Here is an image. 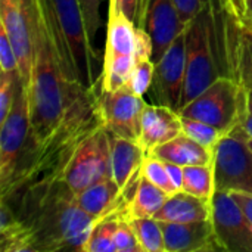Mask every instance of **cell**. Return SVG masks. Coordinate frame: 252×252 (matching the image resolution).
Instances as JSON below:
<instances>
[{
	"label": "cell",
	"mask_w": 252,
	"mask_h": 252,
	"mask_svg": "<svg viewBox=\"0 0 252 252\" xmlns=\"http://www.w3.org/2000/svg\"><path fill=\"white\" fill-rule=\"evenodd\" d=\"M154 219L167 223H192L208 220L211 219V201L193 196L185 190H179L168 196Z\"/></svg>",
	"instance_id": "7402d4cb"
},
{
	"label": "cell",
	"mask_w": 252,
	"mask_h": 252,
	"mask_svg": "<svg viewBox=\"0 0 252 252\" xmlns=\"http://www.w3.org/2000/svg\"><path fill=\"white\" fill-rule=\"evenodd\" d=\"M142 174L151 183H154L155 186H158L159 189H162L168 195H174L176 192H179L176 189V186L173 185L171 179H170L165 162L155 158V157H152V155L145 157V161H143V165H142Z\"/></svg>",
	"instance_id": "f1b7e54d"
},
{
	"label": "cell",
	"mask_w": 252,
	"mask_h": 252,
	"mask_svg": "<svg viewBox=\"0 0 252 252\" xmlns=\"http://www.w3.org/2000/svg\"><path fill=\"white\" fill-rule=\"evenodd\" d=\"M154 72H155V62L152 59L139 61L126 86H128L133 93L139 96H145L146 92L152 87Z\"/></svg>",
	"instance_id": "f546056e"
},
{
	"label": "cell",
	"mask_w": 252,
	"mask_h": 252,
	"mask_svg": "<svg viewBox=\"0 0 252 252\" xmlns=\"http://www.w3.org/2000/svg\"><path fill=\"white\" fill-rule=\"evenodd\" d=\"M47 4L74 77L86 87L96 86L99 80L94 78V66L99 55L87 35L80 1L47 0Z\"/></svg>",
	"instance_id": "8992f818"
},
{
	"label": "cell",
	"mask_w": 252,
	"mask_h": 252,
	"mask_svg": "<svg viewBox=\"0 0 252 252\" xmlns=\"http://www.w3.org/2000/svg\"><path fill=\"white\" fill-rule=\"evenodd\" d=\"M248 92H250V96L252 97V89H251V90H248Z\"/></svg>",
	"instance_id": "7bdbcfd3"
},
{
	"label": "cell",
	"mask_w": 252,
	"mask_h": 252,
	"mask_svg": "<svg viewBox=\"0 0 252 252\" xmlns=\"http://www.w3.org/2000/svg\"><path fill=\"white\" fill-rule=\"evenodd\" d=\"M167 252H217L220 245L211 219L192 223L159 221Z\"/></svg>",
	"instance_id": "e0dca14e"
},
{
	"label": "cell",
	"mask_w": 252,
	"mask_h": 252,
	"mask_svg": "<svg viewBox=\"0 0 252 252\" xmlns=\"http://www.w3.org/2000/svg\"><path fill=\"white\" fill-rule=\"evenodd\" d=\"M244 1H245V10L252 21V0H244Z\"/></svg>",
	"instance_id": "60d3db41"
},
{
	"label": "cell",
	"mask_w": 252,
	"mask_h": 252,
	"mask_svg": "<svg viewBox=\"0 0 252 252\" xmlns=\"http://www.w3.org/2000/svg\"><path fill=\"white\" fill-rule=\"evenodd\" d=\"M230 195L239 204V207L242 208V211L245 213L247 219L250 220V223L252 224V195H250V193H242V192H232Z\"/></svg>",
	"instance_id": "8d00e7d4"
},
{
	"label": "cell",
	"mask_w": 252,
	"mask_h": 252,
	"mask_svg": "<svg viewBox=\"0 0 252 252\" xmlns=\"http://www.w3.org/2000/svg\"><path fill=\"white\" fill-rule=\"evenodd\" d=\"M145 157L146 155L139 142L111 134L112 179L130 201L142 177V165Z\"/></svg>",
	"instance_id": "d6986e66"
},
{
	"label": "cell",
	"mask_w": 252,
	"mask_h": 252,
	"mask_svg": "<svg viewBox=\"0 0 252 252\" xmlns=\"http://www.w3.org/2000/svg\"><path fill=\"white\" fill-rule=\"evenodd\" d=\"M109 177H112L111 133L100 126L78 145L65 167L63 180L72 192L80 193Z\"/></svg>",
	"instance_id": "30bf717a"
},
{
	"label": "cell",
	"mask_w": 252,
	"mask_h": 252,
	"mask_svg": "<svg viewBox=\"0 0 252 252\" xmlns=\"http://www.w3.org/2000/svg\"><path fill=\"white\" fill-rule=\"evenodd\" d=\"M121 219L127 220V208H117L96 219L81 251L117 252L115 244H114V235Z\"/></svg>",
	"instance_id": "cb8c5ba5"
},
{
	"label": "cell",
	"mask_w": 252,
	"mask_h": 252,
	"mask_svg": "<svg viewBox=\"0 0 252 252\" xmlns=\"http://www.w3.org/2000/svg\"><path fill=\"white\" fill-rule=\"evenodd\" d=\"M239 127L247 134V137H252V97L250 96V92H248V100H247L245 112L242 115Z\"/></svg>",
	"instance_id": "f35d334b"
},
{
	"label": "cell",
	"mask_w": 252,
	"mask_h": 252,
	"mask_svg": "<svg viewBox=\"0 0 252 252\" xmlns=\"http://www.w3.org/2000/svg\"><path fill=\"white\" fill-rule=\"evenodd\" d=\"M183 133L179 111L165 105L146 103L140 118L139 145L145 155H151L155 148Z\"/></svg>",
	"instance_id": "ac0fdd59"
},
{
	"label": "cell",
	"mask_w": 252,
	"mask_h": 252,
	"mask_svg": "<svg viewBox=\"0 0 252 252\" xmlns=\"http://www.w3.org/2000/svg\"><path fill=\"white\" fill-rule=\"evenodd\" d=\"M247 100V89L239 86L232 77L220 75L201 94L182 106L179 114L186 118L204 121L226 136L241 124Z\"/></svg>",
	"instance_id": "52a82bcc"
},
{
	"label": "cell",
	"mask_w": 252,
	"mask_h": 252,
	"mask_svg": "<svg viewBox=\"0 0 252 252\" xmlns=\"http://www.w3.org/2000/svg\"><path fill=\"white\" fill-rule=\"evenodd\" d=\"M4 201L28 227L35 252L81 251L96 221L77 205L63 179L24 188Z\"/></svg>",
	"instance_id": "7a4b0ae2"
},
{
	"label": "cell",
	"mask_w": 252,
	"mask_h": 252,
	"mask_svg": "<svg viewBox=\"0 0 252 252\" xmlns=\"http://www.w3.org/2000/svg\"><path fill=\"white\" fill-rule=\"evenodd\" d=\"M0 24L6 30L18 58V72L27 90L32 68V34L27 0H0Z\"/></svg>",
	"instance_id": "9a60e30c"
},
{
	"label": "cell",
	"mask_w": 252,
	"mask_h": 252,
	"mask_svg": "<svg viewBox=\"0 0 252 252\" xmlns=\"http://www.w3.org/2000/svg\"><path fill=\"white\" fill-rule=\"evenodd\" d=\"M97 84L86 87L74 99L58 126L41 142L27 143L13 177L0 189V199L37 183L63 179L65 167L78 145L102 126L97 106Z\"/></svg>",
	"instance_id": "3957f363"
},
{
	"label": "cell",
	"mask_w": 252,
	"mask_h": 252,
	"mask_svg": "<svg viewBox=\"0 0 252 252\" xmlns=\"http://www.w3.org/2000/svg\"><path fill=\"white\" fill-rule=\"evenodd\" d=\"M151 155L164 162H173L182 167H189L213 164L214 152L213 149L202 146L196 140L190 139L188 134L182 133L174 139L155 148Z\"/></svg>",
	"instance_id": "44dd1931"
},
{
	"label": "cell",
	"mask_w": 252,
	"mask_h": 252,
	"mask_svg": "<svg viewBox=\"0 0 252 252\" xmlns=\"http://www.w3.org/2000/svg\"><path fill=\"white\" fill-rule=\"evenodd\" d=\"M32 34V68L28 86L30 143L41 142L61 121L66 108L86 89L68 63L58 38L47 0H27Z\"/></svg>",
	"instance_id": "6da1fadb"
},
{
	"label": "cell",
	"mask_w": 252,
	"mask_h": 252,
	"mask_svg": "<svg viewBox=\"0 0 252 252\" xmlns=\"http://www.w3.org/2000/svg\"><path fill=\"white\" fill-rule=\"evenodd\" d=\"M186 77V30L155 62L152 90L157 103L180 109Z\"/></svg>",
	"instance_id": "5bb4252c"
},
{
	"label": "cell",
	"mask_w": 252,
	"mask_h": 252,
	"mask_svg": "<svg viewBox=\"0 0 252 252\" xmlns=\"http://www.w3.org/2000/svg\"><path fill=\"white\" fill-rule=\"evenodd\" d=\"M165 165H167V170H168V174H170V179H171L173 185L176 186L177 190H182V188H183L185 167L177 165V164H173V162H165Z\"/></svg>",
	"instance_id": "74e56055"
},
{
	"label": "cell",
	"mask_w": 252,
	"mask_h": 252,
	"mask_svg": "<svg viewBox=\"0 0 252 252\" xmlns=\"http://www.w3.org/2000/svg\"><path fill=\"white\" fill-rule=\"evenodd\" d=\"M220 75L213 21L205 1L202 10L186 25V77L180 108L201 94Z\"/></svg>",
	"instance_id": "5b68a950"
},
{
	"label": "cell",
	"mask_w": 252,
	"mask_h": 252,
	"mask_svg": "<svg viewBox=\"0 0 252 252\" xmlns=\"http://www.w3.org/2000/svg\"><path fill=\"white\" fill-rule=\"evenodd\" d=\"M148 1H149V0H140V10H139V19H137V27H139V24H140V19H142V16H143V12H145V7H146Z\"/></svg>",
	"instance_id": "ab89813d"
},
{
	"label": "cell",
	"mask_w": 252,
	"mask_h": 252,
	"mask_svg": "<svg viewBox=\"0 0 252 252\" xmlns=\"http://www.w3.org/2000/svg\"><path fill=\"white\" fill-rule=\"evenodd\" d=\"M0 126V189H3L15 174L31 133L30 97L21 77L12 108Z\"/></svg>",
	"instance_id": "8fae6325"
},
{
	"label": "cell",
	"mask_w": 252,
	"mask_h": 252,
	"mask_svg": "<svg viewBox=\"0 0 252 252\" xmlns=\"http://www.w3.org/2000/svg\"><path fill=\"white\" fill-rule=\"evenodd\" d=\"M247 143H248V146L251 148L252 151V137H247Z\"/></svg>",
	"instance_id": "b9f144b4"
},
{
	"label": "cell",
	"mask_w": 252,
	"mask_h": 252,
	"mask_svg": "<svg viewBox=\"0 0 252 252\" xmlns=\"http://www.w3.org/2000/svg\"><path fill=\"white\" fill-rule=\"evenodd\" d=\"M211 13L221 75L252 89V21L244 0H205Z\"/></svg>",
	"instance_id": "277c9868"
},
{
	"label": "cell",
	"mask_w": 252,
	"mask_h": 252,
	"mask_svg": "<svg viewBox=\"0 0 252 252\" xmlns=\"http://www.w3.org/2000/svg\"><path fill=\"white\" fill-rule=\"evenodd\" d=\"M19 72H0V123H3L12 108L16 94Z\"/></svg>",
	"instance_id": "4dcf8cb0"
},
{
	"label": "cell",
	"mask_w": 252,
	"mask_h": 252,
	"mask_svg": "<svg viewBox=\"0 0 252 252\" xmlns=\"http://www.w3.org/2000/svg\"><path fill=\"white\" fill-rule=\"evenodd\" d=\"M137 30L136 22L118 10H108L106 43L100 90L114 92L126 86L137 63Z\"/></svg>",
	"instance_id": "ba28073f"
},
{
	"label": "cell",
	"mask_w": 252,
	"mask_h": 252,
	"mask_svg": "<svg viewBox=\"0 0 252 252\" xmlns=\"http://www.w3.org/2000/svg\"><path fill=\"white\" fill-rule=\"evenodd\" d=\"M168 196H170L168 193H165L162 189L151 183L142 174L136 192L127 208V220L155 217V214L162 208Z\"/></svg>",
	"instance_id": "d4e9b609"
},
{
	"label": "cell",
	"mask_w": 252,
	"mask_h": 252,
	"mask_svg": "<svg viewBox=\"0 0 252 252\" xmlns=\"http://www.w3.org/2000/svg\"><path fill=\"white\" fill-rule=\"evenodd\" d=\"M174 3L182 15V19L189 24L202 10L205 0H174Z\"/></svg>",
	"instance_id": "d590c367"
},
{
	"label": "cell",
	"mask_w": 252,
	"mask_h": 252,
	"mask_svg": "<svg viewBox=\"0 0 252 252\" xmlns=\"http://www.w3.org/2000/svg\"><path fill=\"white\" fill-rule=\"evenodd\" d=\"M146 103L143 96L133 93L128 86H123L114 92L100 90L97 94L102 126L112 136L136 142L139 139L140 118Z\"/></svg>",
	"instance_id": "7c38bea8"
},
{
	"label": "cell",
	"mask_w": 252,
	"mask_h": 252,
	"mask_svg": "<svg viewBox=\"0 0 252 252\" xmlns=\"http://www.w3.org/2000/svg\"><path fill=\"white\" fill-rule=\"evenodd\" d=\"M182 190H185L193 196L211 201L216 193L213 164L185 167Z\"/></svg>",
	"instance_id": "484cf974"
},
{
	"label": "cell",
	"mask_w": 252,
	"mask_h": 252,
	"mask_svg": "<svg viewBox=\"0 0 252 252\" xmlns=\"http://www.w3.org/2000/svg\"><path fill=\"white\" fill-rule=\"evenodd\" d=\"M186 22L174 3V0H149L139 28L146 30L152 40V59L157 62L173 41L186 30Z\"/></svg>",
	"instance_id": "2e32d148"
},
{
	"label": "cell",
	"mask_w": 252,
	"mask_h": 252,
	"mask_svg": "<svg viewBox=\"0 0 252 252\" xmlns=\"http://www.w3.org/2000/svg\"><path fill=\"white\" fill-rule=\"evenodd\" d=\"M0 69L4 72H18V58L10 38L0 24Z\"/></svg>",
	"instance_id": "836d02e7"
},
{
	"label": "cell",
	"mask_w": 252,
	"mask_h": 252,
	"mask_svg": "<svg viewBox=\"0 0 252 252\" xmlns=\"http://www.w3.org/2000/svg\"><path fill=\"white\" fill-rule=\"evenodd\" d=\"M80 7L83 12L87 35L92 41V44L96 47V35L100 28V6L103 0H78Z\"/></svg>",
	"instance_id": "1f68e13d"
},
{
	"label": "cell",
	"mask_w": 252,
	"mask_h": 252,
	"mask_svg": "<svg viewBox=\"0 0 252 252\" xmlns=\"http://www.w3.org/2000/svg\"><path fill=\"white\" fill-rule=\"evenodd\" d=\"M0 241L1 252L34 251L32 236L21 220L15 208L4 199H0Z\"/></svg>",
	"instance_id": "603a6c76"
},
{
	"label": "cell",
	"mask_w": 252,
	"mask_h": 252,
	"mask_svg": "<svg viewBox=\"0 0 252 252\" xmlns=\"http://www.w3.org/2000/svg\"><path fill=\"white\" fill-rule=\"evenodd\" d=\"M136 238L139 241V245L143 252H164V233L161 223L154 217L146 219H131L128 220Z\"/></svg>",
	"instance_id": "4316f807"
},
{
	"label": "cell",
	"mask_w": 252,
	"mask_h": 252,
	"mask_svg": "<svg viewBox=\"0 0 252 252\" xmlns=\"http://www.w3.org/2000/svg\"><path fill=\"white\" fill-rule=\"evenodd\" d=\"M109 10H118L124 13L128 19H131L137 25L140 0H109Z\"/></svg>",
	"instance_id": "e575fe53"
},
{
	"label": "cell",
	"mask_w": 252,
	"mask_h": 252,
	"mask_svg": "<svg viewBox=\"0 0 252 252\" xmlns=\"http://www.w3.org/2000/svg\"><path fill=\"white\" fill-rule=\"evenodd\" d=\"M114 244L117 252H143L130 221L126 219H121L117 226L114 235Z\"/></svg>",
	"instance_id": "d6a6232c"
},
{
	"label": "cell",
	"mask_w": 252,
	"mask_h": 252,
	"mask_svg": "<svg viewBox=\"0 0 252 252\" xmlns=\"http://www.w3.org/2000/svg\"><path fill=\"white\" fill-rule=\"evenodd\" d=\"M182 127H183L185 134H188L190 139L196 140L202 146H205L208 149H213V151H214L216 145L220 142V139L223 137V134L216 127H213V126H210V124H207L204 121L182 117Z\"/></svg>",
	"instance_id": "83f0119b"
},
{
	"label": "cell",
	"mask_w": 252,
	"mask_h": 252,
	"mask_svg": "<svg viewBox=\"0 0 252 252\" xmlns=\"http://www.w3.org/2000/svg\"><path fill=\"white\" fill-rule=\"evenodd\" d=\"M75 201L77 205L94 220L112 210L128 208L130 204V199L123 193L112 177L100 180L83 192L75 193Z\"/></svg>",
	"instance_id": "ffe728a7"
},
{
	"label": "cell",
	"mask_w": 252,
	"mask_h": 252,
	"mask_svg": "<svg viewBox=\"0 0 252 252\" xmlns=\"http://www.w3.org/2000/svg\"><path fill=\"white\" fill-rule=\"evenodd\" d=\"M213 152L216 190L252 195V151L242 128L223 136Z\"/></svg>",
	"instance_id": "9c48e42d"
},
{
	"label": "cell",
	"mask_w": 252,
	"mask_h": 252,
	"mask_svg": "<svg viewBox=\"0 0 252 252\" xmlns=\"http://www.w3.org/2000/svg\"><path fill=\"white\" fill-rule=\"evenodd\" d=\"M211 221L224 251L252 252V224L229 192L216 190L211 199Z\"/></svg>",
	"instance_id": "4fadbf2b"
}]
</instances>
